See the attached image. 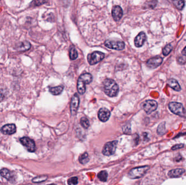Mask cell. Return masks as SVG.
I'll return each instance as SVG.
<instances>
[{
    "label": "cell",
    "mask_w": 186,
    "mask_h": 185,
    "mask_svg": "<svg viewBox=\"0 0 186 185\" xmlns=\"http://www.w3.org/2000/svg\"><path fill=\"white\" fill-rule=\"evenodd\" d=\"M103 85L105 94L109 97H113L118 94L119 91L118 85L114 80L112 79H106Z\"/></svg>",
    "instance_id": "1"
},
{
    "label": "cell",
    "mask_w": 186,
    "mask_h": 185,
    "mask_svg": "<svg viewBox=\"0 0 186 185\" xmlns=\"http://www.w3.org/2000/svg\"><path fill=\"white\" fill-rule=\"evenodd\" d=\"M93 81V76L90 73H85L81 74L77 81V90L80 94H84L86 91V85L89 84Z\"/></svg>",
    "instance_id": "2"
},
{
    "label": "cell",
    "mask_w": 186,
    "mask_h": 185,
    "mask_svg": "<svg viewBox=\"0 0 186 185\" xmlns=\"http://www.w3.org/2000/svg\"><path fill=\"white\" fill-rule=\"evenodd\" d=\"M170 110L174 114L179 115L181 117L186 118V111L183 105L178 102L173 101L169 104Z\"/></svg>",
    "instance_id": "3"
},
{
    "label": "cell",
    "mask_w": 186,
    "mask_h": 185,
    "mask_svg": "<svg viewBox=\"0 0 186 185\" xmlns=\"http://www.w3.org/2000/svg\"><path fill=\"white\" fill-rule=\"evenodd\" d=\"M149 168L150 167L148 166L133 168L129 172L128 176L132 179L140 178L145 174Z\"/></svg>",
    "instance_id": "4"
},
{
    "label": "cell",
    "mask_w": 186,
    "mask_h": 185,
    "mask_svg": "<svg viewBox=\"0 0 186 185\" xmlns=\"http://www.w3.org/2000/svg\"><path fill=\"white\" fill-rule=\"evenodd\" d=\"M105 58V54L101 52L95 51L88 55V63L90 65H94L102 60Z\"/></svg>",
    "instance_id": "5"
},
{
    "label": "cell",
    "mask_w": 186,
    "mask_h": 185,
    "mask_svg": "<svg viewBox=\"0 0 186 185\" xmlns=\"http://www.w3.org/2000/svg\"><path fill=\"white\" fill-rule=\"evenodd\" d=\"M105 45L109 48L121 50L125 48V43L120 40H107L105 42Z\"/></svg>",
    "instance_id": "6"
},
{
    "label": "cell",
    "mask_w": 186,
    "mask_h": 185,
    "mask_svg": "<svg viewBox=\"0 0 186 185\" xmlns=\"http://www.w3.org/2000/svg\"><path fill=\"white\" fill-rule=\"evenodd\" d=\"M118 145L117 141L109 142L106 143L102 150V153L106 156H111L114 154Z\"/></svg>",
    "instance_id": "7"
},
{
    "label": "cell",
    "mask_w": 186,
    "mask_h": 185,
    "mask_svg": "<svg viewBox=\"0 0 186 185\" xmlns=\"http://www.w3.org/2000/svg\"><path fill=\"white\" fill-rule=\"evenodd\" d=\"M158 107V103L155 100H147L143 104V108L147 114H150L155 111Z\"/></svg>",
    "instance_id": "8"
},
{
    "label": "cell",
    "mask_w": 186,
    "mask_h": 185,
    "mask_svg": "<svg viewBox=\"0 0 186 185\" xmlns=\"http://www.w3.org/2000/svg\"><path fill=\"white\" fill-rule=\"evenodd\" d=\"M21 144L30 152H34L36 150V146L34 141L27 137H24L20 140Z\"/></svg>",
    "instance_id": "9"
},
{
    "label": "cell",
    "mask_w": 186,
    "mask_h": 185,
    "mask_svg": "<svg viewBox=\"0 0 186 185\" xmlns=\"http://www.w3.org/2000/svg\"><path fill=\"white\" fill-rule=\"evenodd\" d=\"M80 104V98L78 94H75L71 98V103H70V112L72 116L76 114L77 111L78 110V107Z\"/></svg>",
    "instance_id": "10"
},
{
    "label": "cell",
    "mask_w": 186,
    "mask_h": 185,
    "mask_svg": "<svg viewBox=\"0 0 186 185\" xmlns=\"http://www.w3.org/2000/svg\"><path fill=\"white\" fill-rule=\"evenodd\" d=\"M162 58L157 56V57L150 58L147 61L146 65L148 67H149V68L154 69L159 66L162 64Z\"/></svg>",
    "instance_id": "11"
},
{
    "label": "cell",
    "mask_w": 186,
    "mask_h": 185,
    "mask_svg": "<svg viewBox=\"0 0 186 185\" xmlns=\"http://www.w3.org/2000/svg\"><path fill=\"white\" fill-rule=\"evenodd\" d=\"M111 116V112L109 110L105 108H101L98 112V117L101 122L107 121Z\"/></svg>",
    "instance_id": "12"
},
{
    "label": "cell",
    "mask_w": 186,
    "mask_h": 185,
    "mask_svg": "<svg viewBox=\"0 0 186 185\" xmlns=\"http://www.w3.org/2000/svg\"><path fill=\"white\" fill-rule=\"evenodd\" d=\"M112 17L114 21L118 22L122 19L123 15V11L119 6H115L113 8L112 11Z\"/></svg>",
    "instance_id": "13"
},
{
    "label": "cell",
    "mask_w": 186,
    "mask_h": 185,
    "mask_svg": "<svg viewBox=\"0 0 186 185\" xmlns=\"http://www.w3.org/2000/svg\"><path fill=\"white\" fill-rule=\"evenodd\" d=\"M1 131L4 135H12L15 133L17 128L14 124H8L3 126Z\"/></svg>",
    "instance_id": "14"
},
{
    "label": "cell",
    "mask_w": 186,
    "mask_h": 185,
    "mask_svg": "<svg viewBox=\"0 0 186 185\" xmlns=\"http://www.w3.org/2000/svg\"><path fill=\"white\" fill-rule=\"evenodd\" d=\"M146 40V35L143 32H141L135 39V45L137 47H141Z\"/></svg>",
    "instance_id": "15"
},
{
    "label": "cell",
    "mask_w": 186,
    "mask_h": 185,
    "mask_svg": "<svg viewBox=\"0 0 186 185\" xmlns=\"http://www.w3.org/2000/svg\"><path fill=\"white\" fill-rule=\"evenodd\" d=\"M185 169L182 168H177L175 169H172L169 171L168 175L170 178H177L182 175L185 173Z\"/></svg>",
    "instance_id": "16"
},
{
    "label": "cell",
    "mask_w": 186,
    "mask_h": 185,
    "mask_svg": "<svg viewBox=\"0 0 186 185\" xmlns=\"http://www.w3.org/2000/svg\"><path fill=\"white\" fill-rule=\"evenodd\" d=\"M167 84L170 88L174 89L175 91L179 92L181 90V88L179 85V83L175 79H173V78L170 79L168 81Z\"/></svg>",
    "instance_id": "17"
},
{
    "label": "cell",
    "mask_w": 186,
    "mask_h": 185,
    "mask_svg": "<svg viewBox=\"0 0 186 185\" xmlns=\"http://www.w3.org/2000/svg\"><path fill=\"white\" fill-rule=\"evenodd\" d=\"M0 175L4 178L6 179L8 181L13 180V173L7 168H2L0 170Z\"/></svg>",
    "instance_id": "18"
},
{
    "label": "cell",
    "mask_w": 186,
    "mask_h": 185,
    "mask_svg": "<svg viewBox=\"0 0 186 185\" xmlns=\"http://www.w3.org/2000/svg\"><path fill=\"white\" fill-rule=\"evenodd\" d=\"M30 47H31V45L28 41H24L19 44V46L17 47V49L19 51L24 52V51H26V50H30Z\"/></svg>",
    "instance_id": "19"
},
{
    "label": "cell",
    "mask_w": 186,
    "mask_h": 185,
    "mask_svg": "<svg viewBox=\"0 0 186 185\" xmlns=\"http://www.w3.org/2000/svg\"><path fill=\"white\" fill-rule=\"evenodd\" d=\"M63 90V87L62 86H58L55 87L49 88V91L51 94L55 96L61 94Z\"/></svg>",
    "instance_id": "20"
},
{
    "label": "cell",
    "mask_w": 186,
    "mask_h": 185,
    "mask_svg": "<svg viewBox=\"0 0 186 185\" xmlns=\"http://www.w3.org/2000/svg\"><path fill=\"white\" fill-rule=\"evenodd\" d=\"M69 55L70 58L72 60H74L76 59L78 57V53L77 52L75 48L74 47H72L70 49V52H69Z\"/></svg>",
    "instance_id": "21"
},
{
    "label": "cell",
    "mask_w": 186,
    "mask_h": 185,
    "mask_svg": "<svg viewBox=\"0 0 186 185\" xmlns=\"http://www.w3.org/2000/svg\"><path fill=\"white\" fill-rule=\"evenodd\" d=\"M89 159L88 158V154L87 153H85L83 154L80 155L79 157V161L81 164H85L89 161Z\"/></svg>",
    "instance_id": "22"
},
{
    "label": "cell",
    "mask_w": 186,
    "mask_h": 185,
    "mask_svg": "<svg viewBox=\"0 0 186 185\" xmlns=\"http://www.w3.org/2000/svg\"><path fill=\"white\" fill-rule=\"evenodd\" d=\"M47 179H48V176L46 175H40L33 179L32 182L34 183H41L42 182L46 181Z\"/></svg>",
    "instance_id": "23"
},
{
    "label": "cell",
    "mask_w": 186,
    "mask_h": 185,
    "mask_svg": "<svg viewBox=\"0 0 186 185\" xmlns=\"http://www.w3.org/2000/svg\"><path fill=\"white\" fill-rule=\"evenodd\" d=\"M107 177H108V173L105 171H103L98 173V178L99 180H100L102 181H106L107 180Z\"/></svg>",
    "instance_id": "24"
},
{
    "label": "cell",
    "mask_w": 186,
    "mask_h": 185,
    "mask_svg": "<svg viewBox=\"0 0 186 185\" xmlns=\"http://www.w3.org/2000/svg\"><path fill=\"white\" fill-rule=\"evenodd\" d=\"M166 130V123L163 122L158 125L157 128V133L159 135H162L164 134Z\"/></svg>",
    "instance_id": "25"
},
{
    "label": "cell",
    "mask_w": 186,
    "mask_h": 185,
    "mask_svg": "<svg viewBox=\"0 0 186 185\" xmlns=\"http://www.w3.org/2000/svg\"><path fill=\"white\" fill-rule=\"evenodd\" d=\"M185 1H174L173 4L176 7L177 9L179 10H182L185 7Z\"/></svg>",
    "instance_id": "26"
},
{
    "label": "cell",
    "mask_w": 186,
    "mask_h": 185,
    "mask_svg": "<svg viewBox=\"0 0 186 185\" xmlns=\"http://www.w3.org/2000/svg\"><path fill=\"white\" fill-rule=\"evenodd\" d=\"M172 50H173V46H172V45L168 44L163 49V54L164 56H167L171 52Z\"/></svg>",
    "instance_id": "27"
},
{
    "label": "cell",
    "mask_w": 186,
    "mask_h": 185,
    "mask_svg": "<svg viewBox=\"0 0 186 185\" xmlns=\"http://www.w3.org/2000/svg\"><path fill=\"white\" fill-rule=\"evenodd\" d=\"M80 123L82 126L85 128V129H88L90 125L89 120L86 117H82L80 120Z\"/></svg>",
    "instance_id": "28"
},
{
    "label": "cell",
    "mask_w": 186,
    "mask_h": 185,
    "mask_svg": "<svg viewBox=\"0 0 186 185\" xmlns=\"http://www.w3.org/2000/svg\"><path fill=\"white\" fill-rule=\"evenodd\" d=\"M122 131L124 134H130L131 133V125L130 124H127L123 126L122 127Z\"/></svg>",
    "instance_id": "29"
},
{
    "label": "cell",
    "mask_w": 186,
    "mask_h": 185,
    "mask_svg": "<svg viewBox=\"0 0 186 185\" xmlns=\"http://www.w3.org/2000/svg\"><path fill=\"white\" fill-rule=\"evenodd\" d=\"M69 185H77L78 183V179L77 177H72L68 180Z\"/></svg>",
    "instance_id": "30"
},
{
    "label": "cell",
    "mask_w": 186,
    "mask_h": 185,
    "mask_svg": "<svg viewBox=\"0 0 186 185\" xmlns=\"http://www.w3.org/2000/svg\"><path fill=\"white\" fill-rule=\"evenodd\" d=\"M177 61L180 65H183L186 63V57L185 56H179L177 58Z\"/></svg>",
    "instance_id": "31"
},
{
    "label": "cell",
    "mask_w": 186,
    "mask_h": 185,
    "mask_svg": "<svg viewBox=\"0 0 186 185\" xmlns=\"http://www.w3.org/2000/svg\"><path fill=\"white\" fill-rule=\"evenodd\" d=\"M157 1H150V2H147L146 4H145V6H147V8H153L154 7H155L157 4Z\"/></svg>",
    "instance_id": "32"
},
{
    "label": "cell",
    "mask_w": 186,
    "mask_h": 185,
    "mask_svg": "<svg viewBox=\"0 0 186 185\" xmlns=\"http://www.w3.org/2000/svg\"><path fill=\"white\" fill-rule=\"evenodd\" d=\"M133 142L135 143V145H137L138 144L139 142V136L138 134H135L133 135Z\"/></svg>",
    "instance_id": "33"
},
{
    "label": "cell",
    "mask_w": 186,
    "mask_h": 185,
    "mask_svg": "<svg viewBox=\"0 0 186 185\" xmlns=\"http://www.w3.org/2000/svg\"><path fill=\"white\" fill-rule=\"evenodd\" d=\"M184 147V145L183 144H178V145H174L173 147L172 148V149L173 150H175L177 149H181V148H183Z\"/></svg>",
    "instance_id": "34"
},
{
    "label": "cell",
    "mask_w": 186,
    "mask_h": 185,
    "mask_svg": "<svg viewBox=\"0 0 186 185\" xmlns=\"http://www.w3.org/2000/svg\"><path fill=\"white\" fill-rule=\"evenodd\" d=\"M34 3H36L34 4V6H40L42 4H45L46 2V1H34Z\"/></svg>",
    "instance_id": "35"
},
{
    "label": "cell",
    "mask_w": 186,
    "mask_h": 185,
    "mask_svg": "<svg viewBox=\"0 0 186 185\" xmlns=\"http://www.w3.org/2000/svg\"><path fill=\"white\" fill-rule=\"evenodd\" d=\"M4 93L2 91H0V102L4 100Z\"/></svg>",
    "instance_id": "36"
},
{
    "label": "cell",
    "mask_w": 186,
    "mask_h": 185,
    "mask_svg": "<svg viewBox=\"0 0 186 185\" xmlns=\"http://www.w3.org/2000/svg\"><path fill=\"white\" fill-rule=\"evenodd\" d=\"M182 54L183 56L186 57V46L184 48V49L182 51Z\"/></svg>",
    "instance_id": "37"
},
{
    "label": "cell",
    "mask_w": 186,
    "mask_h": 185,
    "mask_svg": "<svg viewBox=\"0 0 186 185\" xmlns=\"http://www.w3.org/2000/svg\"><path fill=\"white\" fill-rule=\"evenodd\" d=\"M55 185V184H50V185Z\"/></svg>",
    "instance_id": "38"
}]
</instances>
